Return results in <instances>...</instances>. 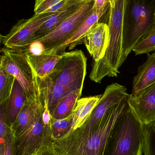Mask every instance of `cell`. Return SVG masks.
Wrapping results in <instances>:
<instances>
[{"instance_id":"cell-24","label":"cell","mask_w":155,"mask_h":155,"mask_svg":"<svg viewBox=\"0 0 155 155\" xmlns=\"http://www.w3.org/2000/svg\"><path fill=\"white\" fill-rule=\"evenodd\" d=\"M144 155H155V122L143 125Z\"/></svg>"},{"instance_id":"cell-4","label":"cell","mask_w":155,"mask_h":155,"mask_svg":"<svg viewBox=\"0 0 155 155\" xmlns=\"http://www.w3.org/2000/svg\"><path fill=\"white\" fill-rule=\"evenodd\" d=\"M143 125L128 104L118 119L106 155H143Z\"/></svg>"},{"instance_id":"cell-3","label":"cell","mask_w":155,"mask_h":155,"mask_svg":"<svg viewBox=\"0 0 155 155\" xmlns=\"http://www.w3.org/2000/svg\"><path fill=\"white\" fill-rule=\"evenodd\" d=\"M155 29V0H124L123 20L124 61Z\"/></svg>"},{"instance_id":"cell-11","label":"cell","mask_w":155,"mask_h":155,"mask_svg":"<svg viewBox=\"0 0 155 155\" xmlns=\"http://www.w3.org/2000/svg\"><path fill=\"white\" fill-rule=\"evenodd\" d=\"M128 102L143 125L155 122V84L137 96L129 94Z\"/></svg>"},{"instance_id":"cell-8","label":"cell","mask_w":155,"mask_h":155,"mask_svg":"<svg viewBox=\"0 0 155 155\" xmlns=\"http://www.w3.org/2000/svg\"><path fill=\"white\" fill-rule=\"evenodd\" d=\"M43 112L30 128L14 137V155H36L44 147L52 145L51 132L43 126Z\"/></svg>"},{"instance_id":"cell-1","label":"cell","mask_w":155,"mask_h":155,"mask_svg":"<svg viewBox=\"0 0 155 155\" xmlns=\"http://www.w3.org/2000/svg\"><path fill=\"white\" fill-rule=\"evenodd\" d=\"M128 96L109 108L100 123L80 133L67 134L52 142L58 155H106L110 137L118 119L128 105Z\"/></svg>"},{"instance_id":"cell-31","label":"cell","mask_w":155,"mask_h":155,"mask_svg":"<svg viewBox=\"0 0 155 155\" xmlns=\"http://www.w3.org/2000/svg\"><path fill=\"white\" fill-rule=\"evenodd\" d=\"M68 0H61L58 3L51 7L49 10H47L45 13H56L60 12L64 7L65 5L67 3Z\"/></svg>"},{"instance_id":"cell-19","label":"cell","mask_w":155,"mask_h":155,"mask_svg":"<svg viewBox=\"0 0 155 155\" xmlns=\"http://www.w3.org/2000/svg\"><path fill=\"white\" fill-rule=\"evenodd\" d=\"M101 95L84 97L78 100L72 114V120L68 133L81 127L88 120Z\"/></svg>"},{"instance_id":"cell-14","label":"cell","mask_w":155,"mask_h":155,"mask_svg":"<svg viewBox=\"0 0 155 155\" xmlns=\"http://www.w3.org/2000/svg\"><path fill=\"white\" fill-rule=\"evenodd\" d=\"M45 109L44 103L40 98L27 99L11 126L14 137L30 128Z\"/></svg>"},{"instance_id":"cell-23","label":"cell","mask_w":155,"mask_h":155,"mask_svg":"<svg viewBox=\"0 0 155 155\" xmlns=\"http://www.w3.org/2000/svg\"><path fill=\"white\" fill-rule=\"evenodd\" d=\"M72 120V114L62 119H55L51 117V129L52 142L61 139L69 133Z\"/></svg>"},{"instance_id":"cell-12","label":"cell","mask_w":155,"mask_h":155,"mask_svg":"<svg viewBox=\"0 0 155 155\" xmlns=\"http://www.w3.org/2000/svg\"><path fill=\"white\" fill-rule=\"evenodd\" d=\"M109 27L106 23L97 22L90 28L84 38L85 45L94 62L104 57L108 45Z\"/></svg>"},{"instance_id":"cell-15","label":"cell","mask_w":155,"mask_h":155,"mask_svg":"<svg viewBox=\"0 0 155 155\" xmlns=\"http://www.w3.org/2000/svg\"><path fill=\"white\" fill-rule=\"evenodd\" d=\"M86 0H68L64 7L44 23L35 35L32 42L42 38L54 31L84 5Z\"/></svg>"},{"instance_id":"cell-21","label":"cell","mask_w":155,"mask_h":155,"mask_svg":"<svg viewBox=\"0 0 155 155\" xmlns=\"http://www.w3.org/2000/svg\"><path fill=\"white\" fill-rule=\"evenodd\" d=\"M82 93V90H76L64 96L57 105L51 115V117L55 119H62L71 115Z\"/></svg>"},{"instance_id":"cell-34","label":"cell","mask_w":155,"mask_h":155,"mask_svg":"<svg viewBox=\"0 0 155 155\" xmlns=\"http://www.w3.org/2000/svg\"><path fill=\"white\" fill-rule=\"evenodd\" d=\"M2 56H0V61H1V59H2Z\"/></svg>"},{"instance_id":"cell-35","label":"cell","mask_w":155,"mask_h":155,"mask_svg":"<svg viewBox=\"0 0 155 155\" xmlns=\"http://www.w3.org/2000/svg\"></svg>"},{"instance_id":"cell-5","label":"cell","mask_w":155,"mask_h":155,"mask_svg":"<svg viewBox=\"0 0 155 155\" xmlns=\"http://www.w3.org/2000/svg\"><path fill=\"white\" fill-rule=\"evenodd\" d=\"M87 58L81 50L63 53L48 75L69 93L83 90L86 75Z\"/></svg>"},{"instance_id":"cell-13","label":"cell","mask_w":155,"mask_h":155,"mask_svg":"<svg viewBox=\"0 0 155 155\" xmlns=\"http://www.w3.org/2000/svg\"><path fill=\"white\" fill-rule=\"evenodd\" d=\"M35 81L39 98L46 105L51 115L60 101L70 93L48 75L41 78L36 75Z\"/></svg>"},{"instance_id":"cell-29","label":"cell","mask_w":155,"mask_h":155,"mask_svg":"<svg viewBox=\"0 0 155 155\" xmlns=\"http://www.w3.org/2000/svg\"><path fill=\"white\" fill-rule=\"evenodd\" d=\"M45 105V109L42 114V120L44 128L45 130H51V115L46 104Z\"/></svg>"},{"instance_id":"cell-32","label":"cell","mask_w":155,"mask_h":155,"mask_svg":"<svg viewBox=\"0 0 155 155\" xmlns=\"http://www.w3.org/2000/svg\"><path fill=\"white\" fill-rule=\"evenodd\" d=\"M109 0H94L93 11H98L103 8Z\"/></svg>"},{"instance_id":"cell-17","label":"cell","mask_w":155,"mask_h":155,"mask_svg":"<svg viewBox=\"0 0 155 155\" xmlns=\"http://www.w3.org/2000/svg\"><path fill=\"white\" fill-rule=\"evenodd\" d=\"M110 6V1L101 10L93 11L91 14L84 20L77 30L74 33L70 38L63 44L58 48L65 52V49L69 46V50L74 49L79 44L84 43V38L90 28L95 24L98 22L102 16L105 13Z\"/></svg>"},{"instance_id":"cell-7","label":"cell","mask_w":155,"mask_h":155,"mask_svg":"<svg viewBox=\"0 0 155 155\" xmlns=\"http://www.w3.org/2000/svg\"><path fill=\"white\" fill-rule=\"evenodd\" d=\"M94 2V0H86L77 12L54 31L35 41H39L42 44L44 52L58 49L70 38L84 20L92 13Z\"/></svg>"},{"instance_id":"cell-18","label":"cell","mask_w":155,"mask_h":155,"mask_svg":"<svg viewBox=\"0 0 155 155\" xmlns=\"http://www.w3.org/2000/svg\"><path fill=\"white\" fill-rule=\"evenodd\" d=\"M62 53L60 49H54L37 56L25 55L36 75L43 78L51 73Z\"/></svg>"},{"instance_id":"cell-25","label":"cell","mask_w":155,"mask_h":155,"mask_svg":"<svg viewBox=\"0 0 155 155\" xmlns=\"http://www.w3.org/2000/svg\"><path fill=\"white\" fill-rule=\"evenodd\" d=\"M136 56L149 54L155 51V29L145 39L140 42L133 50Z\"/></svg>"},{"instance_id":"cell-10","label":"cell","mask_w":155,"mask_h":155,"mask_svg":"<svg viewBox=\"0 0 155 155\" xmlns=\"http://www.w3.org/2000/svg\"><path fill=\"white\" fill-rule=\"evenodd\" d=\"M127 90L125 86L117 83L108 85L104 93L101 95L88 120L81 127L72 133H80L95 127L102 121L109 108L116 104L128 94Z\"/></svg>"},{"instance_id":"cell-20","label":"cell","mask_w":155,"mask_h":155,"mask_svg":"<svg viewBox=\"0 0 155 155\" xmlns=\"http://www.w3.org/2000/svg\"><path fill=\"white\" fill-rule=\"evenodd\" d=\"M27 100L26 95L21 86L15 80L7 104V119L10 127L14 123L18 114Z\"/></svg>"},{"instance_id":"cell-30","label":"cell","mask_w":155,"mask_h":155,"mask_svg":"<svg viewBox=\"0 0 155 155\" xmlns=\"http://www.w3.org/2000/svg\"><path fill=\"white\" fill-rule=\"evenodd\" d=\"M36 155H58L51 145L45 146L41 149Z\"/></svg>"},{"instance_id":"cell-26","label":"cell","mask_w":155,"mask_h":155,"mask_svg":"<svg viewBox=\"0 0 155 155\" xmlns=\"http://www.w3.org/2000/svg\"><path fill=\"white\" fill-rule=\"evenodd\" d=\"M12 129L7 126L4 135L0 139V155H14Z\"/></svg>"},{"instance_id":"cell-22","label":"cell","mask_w":155,"mask_h":155,"mask_svg":"<svg viewBox=\"0 0 155 155\" xmlns=\"http://www.w3.org/2000/svg\"><path fill=\"white\" fill-rule=\"evenodd\" d=\"M15 80L14 76L6 71L2 61H0V103L9 98Z\"/></svg>"},{"instance_id":"cell-9","label":"cell","mask_w":155,"mask_h":155,"mask_svg":"<svg viewBox=\"0 0 155 155\" xmlns=\"http://www.w3.org/2000/svg\"><path fill=\"white\" fill-rule=\"evenodd\" d=\"M54 13L35 14L29 19L18 21L3 37L2 43L5 48L16 51L31 43L41 25Z\"/></svg>"},{"instance_id":"cell-2","label":"cell","mask_w":155,"mask_h":155,"mask_svg":"<svg viewBox=\"0 0 155 155\" xmlns=\"http://www.w3.org/2000/svg\"><path fill=\"white\" fill-rule=\"evenodd\" d=\"M109 40L104 56L93 62L89 78L100 83L106 76L116 77L124 62L123 53V20L124 0H109Z\"/></svg>"},{"instance_id":"cell-6","label":"cell","mask_w":155,"mask_h":155,"mask_svg":"<svg viewBox=\"0 0 155 155\" xmlns=\"http://www.w3.org/2000/svg\"><path fill=\"white\" fill-rule=\"evenodd\" d=\"M1 51L3 55L1 61L6 71L19 83L27 99H39L36 74L28 62L26 55L6 48H3Z\"/></svg>"},{"instance_id":"cell-28","label":"cell","mask_w":155,"mask_h":155,"mask_svg":"<svg viewBox=\"0 0 155 155\" xmlns=\"http://www.w3.org/2000/svg\"><path fill=\"white\" fill-rule=\"evenodd\" d=\"M61 0H36L35 5V14L45 13L51 7L58 3Z\"/></svg>"},{"instance_id":"cell-27","label":"cell","mask_w":155,"mask_h":155,"mask_svg":"<svg viewBox=\"0 0 155 155\" xmlns=\"http://www.w3.org/2000/svg\"><path fill=\"white\" fill-rule=\"evenodd\" d=\"M8 100L0 103V139L4 135L7 126H10L7 116Z\"/></svg>"},{"instance_id":"cell-33","label":"cell","mask_w":155,"mask_h":155,"mask_svg":"<svg viewBox=\"0 0 155 155\" xmlns=\"http://www.w3.org/2000/svg\"><path fill=\"white\" fill-rule=\"evenodd\" d=\"M3 36L1 34V33H0V48H1V44L2 43V40H3Z\"/></svg>"},{"instance_id":"cell-16","label":"cell","mask_w":155,"mask_h":155,"mask_svg":"<svg viewBox=\"0 0 155 155\" xmlns=\"http://www.w3.org/2000/svg\"><path fill=\"white\" fill-rule=\"evenodd\" d=\"M155 84V51L148 54L147 60L138 68L134 77L131 95L135 96Z\"/></svg>"}]
</instances>
